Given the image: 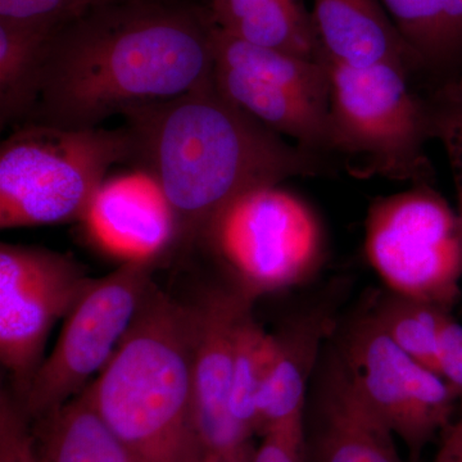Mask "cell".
Returning <instances> with one entry per match:
<instances>
[{"instance_id": "2e32d148", "label": "cell", "mask_w": 462, "mask_h": 462, "mask_svg": "<svg viewBox=\"0 0 462 462\" xmlns=\"http://www.w3.org/2000/svg\"><path fill=\"white\" fill-rule=\"evenodd\" d=\"M334 306L322 302L300 315L276 336L275 358L258 398V434L305 415L307 391L325 348L336 330Z\"/></svg>"}, {"instance_id": "ac0fdd59", "label": "cell", "mask_w": 462, "mask_h": 462, "mask_svg": "<svg viewBox=\"0 0 462 462\" xmlns=\"http://www.w3.org/2000/svg\"><path fill=\"white\" fill-rule=\"evenodd\" d=\"M437 85L462 79V0H380Z\"/></svg>"}, {"instance_id": "e0dca14e", "label": "cell", "mask_w": 462, "mask_h": 462, "mask_svg": "<svg viewBox=\"0 0 462 462\" xmlns=\"http://www.w3.org/2000/svg\"><path fill=\"white\" fill-rule=\"evenodd\" d=\"M217 29L257 47L321 60L312 12L305 0H207Z\"/></svg>"}, {"instance_id": "7a4b0ae2", "label": "cell", "mask_w": 462, "mask_h": 462, "mask_svg": "<svg viewBox=\"0 0 462 462\" xmlns=\"http://www.w3.org/2000/svg\"><path fill=\"white\" fill-rule=\"evenodd\" d=\"M121 116L133 138V165L156 180L175 216L170 257L189 256L216 216L242 194L329 172L327 158L285 142L214 83Z\"/></svg>"}, {"instance_id": "f546056e", "label": "cell", "mask_w": 462, "mask_h": 462, "mask_svg": "<svg viewBox=\"0 0 462 462\" xmlns=\"http://www.w3.org/2000/svg\"><path fill=\"white\" fill-rule=\"evenodd\" d=\"M191 2H194V0H191Z\"/></svg>"}, {"instance_id": "8992f818", "label": "cell", "mask_w": 462, "mask_h": 462, "mask_svg": "<svg viewBox=\"0 0 462 462\" xmlns=\"http://www.w3.org/2000/svg\"><path fill=\"white\" fill-rule=\"evenodd\" d=\"M200 247L257 300L311 278L324 260L325 238L305 200L279 185H267L225 207L207 227Z\"/></svg>"}, {"instance_id": "9a60e30c", "label": "cell", "mask_w": 462, "mask_h": 462, "mask_svg": "<svg viewBox=\"0 0 462 462\" xmlns=\"http://www.w3.org/2000/svg\"><path fill=\"white\" fill-rule=\"evenodd\" d=\"M311 12L328 65H388L411 76L424 72L380 0H314Z\"/></svg>"}, {"instance_id": "484cf974", "label": "cell", "mask_w": 462, "mask_h": 462, "mask_svg": "<svg viewBox=\"0 0 462 462\" xmlns=\"http://www.w3.org/2000/svg\"><path fill=\"white\" fill-rule=\"evenodd\" d=\"M437 373L462 401V324L452 315L447 316L438 339Z\"/></svg>"}, {"instance_id": "30bf717a", "label": "cell", "mask_w": 462, "mask_h": 462, "mask_svg": "<svg viewBox=\"0 0 462 462\" xmlns=\"http://www.w3.org/2000/svg\"><path fill=\"white\" fill-rule=\"evenodd\" d=\"M336 345L366 402L402 440L412 461L420 460L425 447L455 420L462 401L439 374L389 338L370 302L346 322Z\"/></svg>"}, {"instance_id": "d6986e66", "label": "cell", "mask_w": 462, "mask_h": 462, "mask_svg": "<svg viewBox=\"0 0 462 462\" xmlns=\"http://www.w3.org/2000/svg\"><path fill=\"white\" fill-rule=\"evenodd\" d=\"M36 421L42 462H143L106 424L87 389Z\"/></svg>"}, {"instance_id": "52a82bcc", "label": "cell", "mask_w": 462, "mask_h": 462, "mask_svg": "<svg viewBox=\"0 0 462 462\" xmlns=\"http://www.w3.org/2000/svg\"><path fill=\"white\" fill-rule=\"evenodd\" d=\"M365 254L393 293L447 311L462 300L460 218L431 184L413 185L370 207Z\"/></svg>"}, {"instance_id": "f1b7e54d", "label": "cell", "mask_w": 462, "mask_h": 462, "mask_svg": "<svg viewBox=\"0 0 462 462\" xmlns=\"http://www.w3.org/2000/svg\"><path fill=\"white\" fill-rule=\"evenodd\" d=\"M23 462H42L41 458H39L38 454H36L35 447L32 446L30 447L29 449H27L25 457H23Z\"/></svg>"}, {"instance_id": "9c48e42d", "label": "cell", "mask_w": 462, "mask_h": 462, "mask_svg": "<svg viewBox=\"0 0 462 462\" xmlns=\"http://www.w3.org/2000/svg\"><path fill=\"white\" fill-rule=\"evenodd\" d=\"M161 261L125 263L93 279L65 318L51 354L42 361L20 406L29 418L50 415L102 372L129 329Z\"/></svg>"}, {"instance_id": "d4e9b609", "label": "cell", "mask_w": 462, "mask_h": 462, "mask_svg": "<svg viewBox=\"0 0 462 462\" xmlns=\"http://www.w3.org/2000/svg\"><path fill=\"white\" fill-rule=\"evenodd\" d=\"M251 462H305V415L270 428Z\"/></svg>"}, {"instance_id": "277c9868", "label": "cell", "mask_w": 462, "mask_h": 462, "mask_svg": "<svg viewBox=\"0 0 462 462\" xmlns=\"http://www.w3.org/2000/svg\"><path fill=\"white\" fill-rule=\"evenodd\" d=\"M133 158L125 126L23 124L0 147V227L83 220L108 170Z\"/></svg>"}, {"instance_id": "4316f807", "label": "cell", "mask_w": 462, "mask_h": 462, "mask_svg": "<svg viewBox=\"0 0 462 462\" xmlns=\"http://www.w3.org/2000/svg\"><path fill=\"white\" fill-rule=\"evenodd\" d=\"M27 418L23 407L2 400V462H23L32 439L23 430V419Z\"/></svg>"}, {"instance_id": "3957f363", "label": "cell", "mask_w": 462, "mask_h": 462, "mask_svg": "<svg viewBox=\"0 0 462 462\" xmlns=\"http://www.w3.org/2000/svg\"><path fill=\"white\" fill-rule=\"evenodd\" d=\"M197 318L154 282L111 360L87 392L143 462H203L194 419Z\"/></svg>"}, {"instance_id": "6da1fadb", "label": "cell", "mask_w": 462, "mask_h": 462, "mask_svg": "<svg viewBox=\"0 0 462 462\" xmlns=\"http://www.w3.org/2000/svg\"><path fill=\"white\" fill-rule=\"evenodd\" d=\"M212 30L207 5L191 0H109L91 9L51 36L26 124L93 129L214 83Z\"/></svg>"}, {"instance_id": "cb8c5ba5", "label": "cell", "mask_w": 462, "mask_h": 462, "mask_svg": "<svg viewBox=\"0 0 462 462\" xmlns=\"http://www.w3.org/2000/svg\"><path fill=\"white\" fill-rule=\"evenodd\" d=\"M109 0H0V21L60 30Z\"/></svg>"}, {"instance_id": "4fadbf2b", "label": "cell", "mask_w": 462, "mask_h": 462, "mask_svg": "<svg viewBox=\"0 0 462 462\" xmlns=\"http://www.w3.org/2000/svg\"><path fill=\"white\" fill-rule=\"evenodd\" d=\"M327 349L312 379L305 462H404L397 437L358 391L338 346Z\"/></svg>"}, {"instance_id": "7c38bea8", "label": "cell", "mask_w": 462, "mask_h": 462, "mask_svg": "<svg viewBox=\"0 0 462 462\" xmlns=\"http://www.w3.org/2000/svg\"><path fill=\"white\" fill-rule=\"evenodd\" d=\"M256 298L227 278L206 291L196 303L194 419L203 462H251L254 449L236 430L230 415L236 339L240 322Z\"/></svg>"}, {"instance_id": "ffe728a7", "label": "cell", "mask_w": 462, "mask_h": 462, "mask_svg": "<svg viewBox=\"0 0 462 462\" xmlns=\"http://www.w3.org/2000/svg\"><path fill=\"white\" fill-rule=\"evenodd\" d=\"M47 27L0 21V125L26 124L41 99L45 57L51 36Z\"/></svg>"}, {"instance_id": "5bb4252c", "label": "cell", "mask_w": 462, "mask_h": 462, "mask_svg": "<svg viewBox=\"0 0 462 462\" xmlns=\"http://www.w3.org/2000/svg\"><path fill=\"white\" fill-rule=\"evenodd\" d=\"M83 221L94 245L123 263L162 261L175 242L171 206L142 171L103 182Z\"/></svg>"}, {"instance_id": "ba28073f", "label": "cell", "mask_w": 462, "mask_h": 462, "mask_svg": "<svg viewBox=\"0 0 462 462\" xmlns=\"http://www.w3.org/2000/svg\"><path fill=\"white\" fill-rule=\"evenodd\" d=\"M214 84L225 98L298 147L331 153L330 72L310 60L212 30Z\"/></svg>"}, {"instance_id": "5b68a950", "label": "cell", "mask_w": 462, "mask_h": 462, "mask_svg": "<svg viewBox=\"0 0 462 462\" xmlns=\"http://www.w3.org/2000/svg\"><path fill=\"white\" fill-rule=\"evenodd\" d=\"M329 66L331 153L358 179L431 184L427 98L398 67Z\"/></svg>"}, {"instance_id": "44dd1931", "label": "cell", "mask_w": 462, "mask_h": 462, "mask_svg": "<svg viewBox=\"0 0 462 462\" xmlns=\"http://www.w3.org/2000/svg\"><path fill=\"white\" fill-rule=\"evenodd\" d=\"M276 336L266 333L254 310L238 328L231 378L230 415L236 430L251 442L258 434V398L275 358Z\"/></svg>"}, {"instance_id": "8fae6325", "label": "cell", "mask_w": 462, "mask_h": 462, "mask_svg": "<svg viewBox=\"0 0 462 462\" xmlns=\"http://www.w3.org/2000/svg\"><path fill=\"white\" fill-rule=\"evenodd\" d=\"M91 281L66 254L0 245V360L14 378L20 403L44 361L54 322L69 315Z\"/></svg>"}, {"instance_id": "603a6c76", "label": "cell", "mask_w": 462, "mask_h": 462, "mask_svg": "<svg viewBox=\"0 0 462 462\" xmlns=\"http://www.w3.org/2000/svg\"><path fill=\"white\" fill-rule=\"evenodd\" d=\"M430 141L445 149L454 175L462 229V80L437 85L427 98Z\"/></svg>"}, {"instance_id": "7402d4cb", "label": "cell", "mask_w": 462, "mask_h": 462, "mask_svg": "<svg viewBox=\"0 0 462 462\" xmlns=\"http://www.w3.org/2000/svg\"><path fill=\"white\" fill-rule=\"evenodd\" d=\"M370 305L389 338L407 355L437 373L438 339L451 311L391 291L374 298Z\"/></svg>"}, {"instance_id": "83f0119b", "label": "cell", "mask_w": 462, "mask_h": 462, "mask_svg": "<svg viewBox=\"0 0 462 462\" xmlns=\"http://www.w3.org/2000/svg\"><path fill=\"white\" fill-rule=\"evenodd\" d=\"M433 462H462V404L461 415L440 433V445Z\"/></svg>"}]
</instances>
